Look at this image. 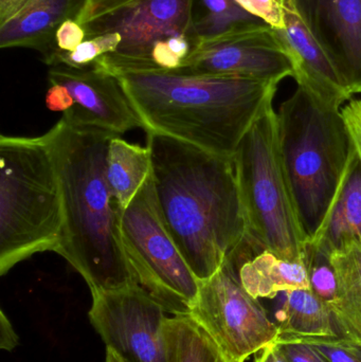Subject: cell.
<instances>
[{
	"mask_svg": "<svg viewBox=\"0 0 361 362\" xmlns=\"http://www.w3.org/2000/svg\"><path fill=\"white\" fill-rule=\"evenodd\" d=\"M148 134L159 211L199 281L243 244L245 213L233 157L212 154L162 134Z\"/></svg>",
	"mask_w": 361,
	"mask_h": 362,
	"instance_id": "cell-1",
	"label": "cell"
},
{
	"mask_svg": "<svg viewBox=\"0 0 361 362\" xmlns=\"http://www.w3.org/2000/svg\"><path fill=\"white\" fill-rule=\"evenodd\" d=\"M108 72L122 85L146 133L225 157L235 156L250 127L273 107L279 85L150 68Z\"/></svg>",
	"mask_w": 361,
	"mask_h": 362,
	"instance_id": "cell-2",
	"label": "cell"
},
{
	"mask_svg": "<svg viewBox=\"0 0 361 362\" xmlns=\"http://www.w3.org/2000/svg\"><path fill=\"white\" fill-rule=\"evenodd\" d=\"M46 136L63 194L65 223L57 255L91 293L138 284L121 244V210L106 180L108 144L118 135L61 119Z\"/></svg>",
	"mask_w": 361,
	"mask_h": 362,
	"instance_id": "cell-3",
	"label": "cell"
},
{
	"mask_svg": "<svg viewBox=\"0 0 361 362\" xmlns=\"http://www.w3.org/2000/svg\"><path fill=\"white\" fill-rule=\"evenodd\" d=\"M64 204L46 134L0 137V274L36 253H59Z\"/></svg>",
	"mask_w": 361,
	"mask_h": 362,
	"instance_id": "cell-4",
	"label": "cell"
},
{
	"mask_svg": "<svg viewBox=\"0 0 361 362\" xmlns=\"http://www.w3.org/2000/svg\"><path fill=\"white\" fill-rule=\"evenodd\" d=\"M282 163L309 240L318 233L343 180L353 141L341 110L302 87L280 105Z\"/></svg>",
	"mask_w": 361,
	"mask_h": 362,
	"instance_id": "cell-5",
	"label": "cell"
},
{
	"mask_svg": "<svg viewBox=\"0 0 361 362\" xmlns=\"http://www.w3.org/2000/svg\"><path fill=\"white\" fill-rule=\"evenodd\" d=\"M233 163L245 213L247 242L282 259L304 262L309 238L282 163L279 120L273 106L250 127Z\"/></svg>",
	"mask_w": 361,
	"mask_h": 362,
	"instance_id": "cell-6",
	"label": "cell"
},
{
	"mask_svg": "<svg viewBox=\"0 0 361 362\" xmlns=\"http://www.w3.org/2000/svg\"><path fill=\"white\" fill-rule=\"evenodd\" d=\"M120 236L127 263L138 285L172 316H187L196 300V278L165 227L148 180L121 211Z\"/></svg>",
	"mask_w": 361,
	"mask_h": 362,
	"instance_id": "cell-7",
	"label": "cell"
},
{
	"mask_svg": "<svg viewBox=\"0 0 361 362\" xmlns=\"http://www.w3.org/2000/svg\"><path fill=\"white\" fill-rule=\"evenodd\" d=\"M196 0H87L76 21L88 38L104 34L121 37L118 50L95 65L106 71L150 68L153 49L174 36L195 37Z\"/></svg>",
	"mask_w": 361,
	"mask_h": 362,
	"instance_id": "cell-8",
	"label": "cell"
},
{
	"mask_svg": "<svg viewBox=\"0 0 361 362\" xmlns=\"http://www.w3.org/2000/svg\"><path fill=\"white\" fill-rule=\"evenodd\" d=\"M189 316L237 362H245L279 336L264 306L243 288L226 264L201 281Z\"/></svg>",
	"mask_w": 361,
	"mask_h": 362,
	"instance_id": "cell-9",
	"label": "cell"
},
{
	"mask_svg": "<svg viewBox=\"0 0 361 362\" xmlns=\"http://www.w3.org/2000/svg\"><path fill=\"white\" fill-rule=\"evenodd\" d=\"M89 320L124 362H169L165 308L140 285L91 293Z\"/></svg>",
	"mask_w": 361,
	"mask_h": 362,
	"instance_id": "cell-10",
	"label": "cell"
},
{
	"mask_svg": "<svg viewBox=\"0 0 361 362\" xmlns=\"http://www.w3.org/2000/svg\"><path fill=\"white\" fill-rule=\"evenodd\" d=\"M47 107L63 114L68 124L122 135L143 129L122 85L114 74L93 66L84 69L52 66L49 69Z\"/></svg>",
	"mask_w": 361,
	"mask_h": 362,
	"instance_id": "cell-11",
	"label": "cell"
},
{
	"mask_svg": "<svg viewBox=\"0 0 361 362\" xmlns=\"http://www.w3.org/2000/svg\"><path fill=\"white\" fill-rule=\"evenodd\" d=\"M174 71L237 76L278 84L294 76L283 42L277 31L264 23L197 40L188 59Z\"/></svg>",
	"mask_w": 361,
	"mask_h": 362,
	"instance_id": "cell-12",
	"label": "cell"
},
{
	"mask_svg": "<svg viewBox=\"0 0 361 362\" xmlns=\"http://www.w3.org/2000/svg\"><path fill=\"white\" fill-rule=\"evenodd\" d=\"M283 1L285 25L276 31L292 62V78L324 105L341 110L354 95L347 80L305 21L296 0Z\"/></svg>",
	"mask_w": 361,
	"mask_h": 362,
	"instance_id": "cell-13",
	"label": "cell"
},
{
	"mask_svg": "<svg viewBox=\"0 0 361 362\" xmlns=\"http://www.w3.org/2000/svg\"><path fill=\"white\" fill-rule=\"evenodd\" d=\"M353 95L361 93V0H296Z\"/></svg>",
	"mask_w": 361,
	"mask_h": 362,
	"instance_id": "cell-14",
	"label": "cell"
},
{
	"mask_svg": "<svg viewBox=\"0 0 361 362\" xmlns=\"http://www.w3.org/2000/svg\"><path fill=\"white\" fill-rule=\"evenodd\" d=\"M87 0H28L0 25V48L23 47L40 51L44 62L55 51V33L67 19H78Z\"/></svg>",
	"mask_w": 361,
	"mask_h": 362,
	"instance_id": "cell-15",
	"label": "cell"
},
{
	"mask_svg": "<svg viewBox=\"0 0 361 362\" xmlns=\"http://www.w3.org/2000/svg\"><path fill=\"white\" fill-rule=\"evenodd\" d=\"M355 240L361 243V163L353 144L336 195L309 244L331 255Z\"/></svg>",
	"mask_w": 361,
	"mask_h": 362,
	"instance_id": "cell-16",
	"label": "cell"
},
{
	"mask_svg": "<svg viewBox=\"0 0 361 362\" xmlns=\"http://www.w3.org/2000/svg\"><path fill=\"white\" fill-rule=\"evenodd\" d=\"M225 264L254 299H276L284 291L311 289L304 262L288 261L271 251L249 259L232 255Z\"/></svg>",
	"mask_w": 361,
	"mask_h": 362,
	"instance_id": "cell-17",
	"label": "cell"
},
{
	"mask_svg": "<svg viewBox=\"0 0 361 362\" xmlns=\"http://www.w3.org/2000/svg\"><path fill=\"white\" fill-rule=\"evenodd\" d=\"M276 299L273 320L279 329L276 342L339 337L332 312L311 289L284 291Z\"/></svg>",
	"mask_w": 361,
	"mask_h": 362,
	"instance_id": "cell-18",
	"label": "cell"
},
{
	"mask_svg": "<svg viewBox=\"0 0 361 362\" xmlns=\"http://www.w3.org/2000/svg\"><path fill=\"white\" fill-rule=\"evenodd\" d=\"M337 280L335 325L341 338L361 342V243L330 255Z\"/></svg>",
	"mask_w": 361,
	"mask_h": 362,
	"instance_id": "cell-19",
	"label": "cell"
},
{
	"mask_svg": "<svg viewBox=\"0 0 361 362\" xmlns=\"http://www.w3.org/2000/svg\"><path fill=\"white\" fill-rule=\"evenodd\" d=\"M150 148L114 136L106 155V180L121 211L124 210L152 174Z\"/></svg>",
	"mask_w": 361,
	"mask_h": 362,
	"instance_id": "cell-20",
	"label": "cell"
},
{
	"mask_svg": "<svg viewBox=\"0 0 361 362\" xmlns=\"http://www.w3.org/2000/svg\"><path fill=\"white\" fill-rule=\"evenodd\" d=\"M169 362H237L189 315L165 319Z\"/></svg>",
	"mask_w": 361,
	"mask_h": 362,
	"instance_id": "cell-21",
	"label": "cell"
},
{
	"mask_svg": "<svg viewBox=\"0 0 361 362\" xmlns=\"http://www.w3.org/2000/svg\"><path fill=\"white\" fill-rule=\"evenodd\" d=\"M205 12L194 17L193 32L197 40L214 37L232 30L263 23L244 10L235 0H199Z\"/></svg>",
	"mask_w": 361,
	"mask_h": 362,
	"instance_id": "cell-22",
	"label": "cell"
},
{
	"mask_svg": "<svg viewBox=\"0 0 361 362\" xmlns=\"http://www.w3.org/2000/svg\"><path fill=\"white\" fill-rule=\"evenodd\" d=\"M311 291L328 305L335 318L337 308V280L330 255L315 245L307 246L304 259ZM335 321V320H334Z\"/></svg>",
	"mask_w": 361,
	"mask_h": 362,
	"instance_id": "cell-23",
	"label": "cell"
},
{
	"mask_svg": "<svg viewBox=\"0 0 361 362\" xmlns=\"http://www.w3.org/2000/svg\"><path fill=\"white\" fill-rule=\"evenodd\" d=\"M121 37L117 34H104L88 38L72 52H55L45 63L50 66H67L76 69L93 67L95 62L118 50Z\"/></svg>",
	"mask_w": 361,
	"mask_h": 362,
	"instance_id": "cell-24",
	"label": "cell"
},
{
	"mask_svg": "<svg viewBox=\"0 0 361 362\" xmlns=\"http://www.w3.org/2000/svg\"><path fill=\"white\" fill-rule=\"evenodd\" d=\"M292 341L313 344L330 362H361V342L341 337L307 338Z\"/></svg>",
	"mask_w": 361,
	"mask_h": 362,
	"instance_id": "cell-25",
	"label": "cell"
},
{
	"mask_svg": "<svg viewBox=\"0 0 361 362\" xmlns=\"http://www.w3.org/2000/svg\"><path fill=\"white\" fill-rule=\"evenodd\" d=\"M244 10L275 30L285 25L283 0H235Z\"/></svg>",
	"mask_w": 361,
	"mask_h": 362,
	"instance_id": "cell-26",
	"label": "cell"
},
{
	"mask_svg": "<svg viewBox=\"0 0 361 362\" xmlns=\"http://www.w3.org/2000/svg\"><path fill=\"white\" fill-rule=\"evenodd\" d=\"M86 40L87 34L84 27L76 19H67L59 25L55 33V51L53 53L72 52Z\"/></svg>",
	"mask_w": 361,
	"mask_h": 362,
	"instance_id": "cell-27",
	"label": "cell"
},
{
	"mask_svg": "<svg viewBox=\"0 0 361 362\" xmlns=\"http://www.w3.org/2000/svg\"><path fill=\"white\" fill-rule=\"evenodd\" d=\"M341 115L361 163V99H352L341 108Z\"/></svg>",
	"mask_w": 361,
	"mask_h": 362,
	"instance_id": "cell-28",
	"label": "cell"
},
{
	"mask_svg": "<svg viewBox=\"0 0 361 362\" xmlns=\"http://www.w3.org/2000/svg\"><path fill=\"white\" fill-rule=\"evenodd\" d=\"M292 362H330L313 344L302 341L277 342Z\"/></svg>",
	"mask_w": 361,
	"mask_h": 362,
	"instance_id": "cell-29",
	"label": "cell"
},
{
	"mask_svg": "<svg viewBox=\"0 0 361 362\" xmlns=\"http://www.w3.org/2000/svg\"><path fill=\"white\" fill-rule=\"evenodd\" d=\"M0 315V348L2 350L12 351L18 344V336L4 313L1 312Z\"/></svg>",
	"mask_w": 361,
	"mask_h": 362,
	"instance_id": "cell-30",
	"label": "cell"
},
{
	"mask_svg": "<svg viewBox=\"0 0 361 362\" xmlns=\"http://www.w3.org/2000/svg\"><path fill=\"white\" fill-rule=\"evenodd\" d=\"M254 356V362H292L276 341L259 351Z\"/></svg>",
	"mask_w": 361,
	"mask_h": 362,
	"instance_id": "cell-31",
	"label": "cell"
},
{
	"mask_svg": "<svg viewBox=\"0 0 361 362\" xmlns=\"http://www.w3.org/2000/svg\"><path fill=\"white\" fill-rule=\"evenodd\" d=\"M28 0H0V25L12 18Z\"/></svg>",
	"mask_w": 361,
	"mask_h": 362,
	"instance_id": "cell-32",
	"label": "cell"
},
{
	"mask_svg": "<svg viewBox=\"0 0 361 362\" xmlns=\"http://www.w3.org/2000/svg\"><path fill=\"white\" fill-rule=\"evenodd\" d=\"M105 362H124L112 349H106Z\"/></svg>",
	"mask_w": 361,
	"mask_h": 362,
	"instance_id": "cell-33",
	"label": "cell"
}]
</instances>
